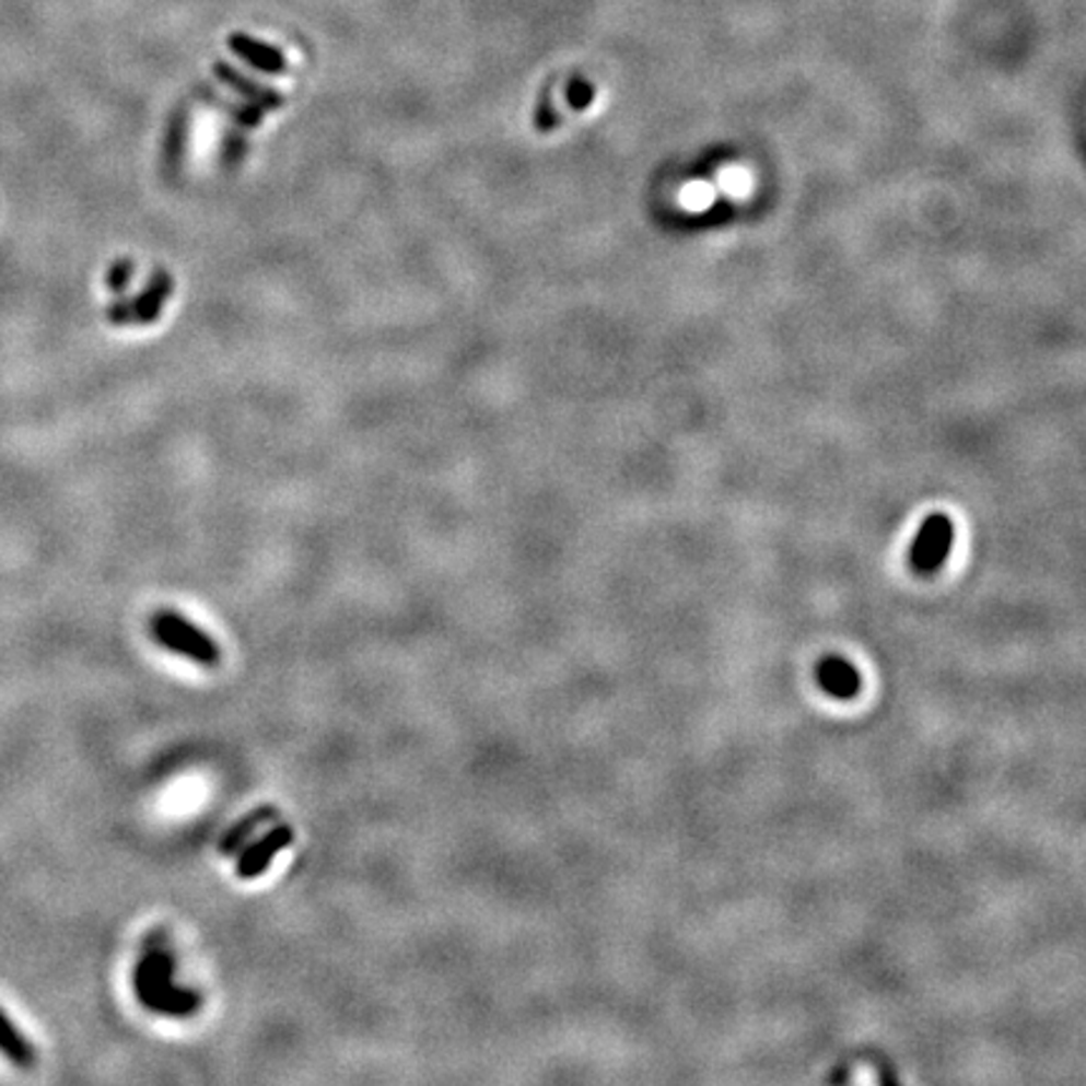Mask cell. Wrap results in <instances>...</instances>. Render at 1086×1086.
<instances>
[{
  "label": "cell",
  "instance_id": "obj_8",
  "mask_svg": "<svg viewBox=\"0 0 1086 1086\" xmlns=\"http://www.w3.org/2000/svg\"><path fill=\"white\" fill-rule=\"evenodd\" d=\"M217 73L222 75V79L230 83V86H234L240 91L242 96H247L252 98V104H257V106H265V108H275V106H280L282 104V98L275 94V91H269V89H262V86H255V83H249V79H242L240 73H234L230 66H217Z\"/></svg>",
  "mask_w": 1086,
  "mask_h": 1086
},
{
  "label": "cell",
  "instance_id": "obj_10",
  "mask_svg": "<svg viewBox=\"0 0 1086 1086\" xmlns=\"http://www.w3.org/2000/svg\"><path fill=\"white\" fill-rule=\"evenodd\" d=\"M170 290H172L170 277H166V275L156 277L154 284H151L149 292H147L144 302L139 300V315L144 317V319H154L159 315V310L164 307V300H166V294H170Z\"/></svg>",
  "mask_w": 1086,
  "mask_h": 1086
},
{
  "label": "cell",
  "instance_id": "obj_4",
  "mask_svg": "<svg viewBox=\"0 0 1086 1086\" xmlns=\"http://www.w3.org/2000/svg\"><path fill=\"white\" fill-rule=\"evenodd\" d=\"M290 843H292V830L288 825H280V828L267 832L262 840H257L249 850H244L237 863V875L242 880H252L257 878V875H262L269 868V863H272V857L277 853H282Z\"/></svg>",
  "mask_w": 1086,
  "mask_h": 1086
},
{
  "label": "cell",
  "instance_id": "obj_7",
  "mask_svg": "<svg viewBox=\"0 0 1086 1086\" xmlns=\"http://www.w3.org/2000/svg\"><path fill=\"white\" fill-rule=\"evenodd\" d=\"M0 1051H3V1054L11 1059V1062L21 1064V1066H31L33 1059H36L28 1039H25L23 1034L15 1031L11 1018H8L3 1012H0Z\"/></svg>",
  "mask_w": 1086,
  "mask_h": 1086
},
{
  "label": "cell",
  "instance_id": "obj_3",
  "mask_svg": "<svg viewBox=\"0 0 1086 1086\" xmlns=\"http://www.w3.org/2000/svg\"><path fill=\"white\" fill-rule=\"evenodd\" d=\"M954 544V524L943 513H933L923 521L921 532L915 536L911 561L915 571H936L946 559Z\"/></svg>",
  "mask_w": 1086,
  "mask_h": 1086
},
{
  "label": "cell",
  "instance_id": "obj_5",
  "mask_svg": "<svg viewBox=\"0 0 1086 1086\" xmlns=\"http://www.w3.org/2000/svg\"><path fill=\"white\" fill-rule=\"evenodd\" d=\"M230 46H232L234 54L242 56L244 61H249L259 71H265V73H284L288 71V61H284V56L280 54V50L267 46V44H259V40H255V38L232 36Z\"/></svg>",
  "mask_w": 1086,
  "mask_h": 1086
},
{
  "label": "cell",
  "instance_id": "obj_2",
  "mask_svg": "<svg viewBox=\"0 0 1086 1086\" xmlns=\"http://www.w3.org/2000/svg\"><path fill=\"white\" fill-rule=\"evenodd\" d=\"M151 631H154L156 642L164 644L166 650L189 656V659L205 664V667H214L219 662V650L214 639L194 627L189 619L179 617V614L174 611L156 614V617L151 619Z\"/></svg>",
  "mask_w": 1086,
  "mask_h": 1086
},
{
  "label": "cell",
  "instance_id": "obj_6",
  "mask_svg": "<svg viewBox=\"0 0 1086 1086\" xmlns=\"http://www.w3.org/2000/svg\"><path fill=\"white\" fill-rule=\"evenodd\" d=\"M818 675H820V685L836 697H853L857 689H861V681H857L855 669L850 667L848 662L836 659V656H832V659H825L820 664Z\"/></svg>",
  "mask_w": 1086,
  "mask_h": 1086
},
{
  "label": "cell",
  "instance_id": "obj_11",
  "mask_svg": "<svg viewBox=\"0 0 1086 1086\" xmlns=\"http://www.w3.org/2000/svg\"><path fill=\"white\" fill-rule=\"evenodd\" d=\"M569 104L576 108V112H581V108H586L588 104H592V98H594V89L588 86L586 81H581V79H574L569 83Z\"/></svg>",
  "mask_w": 1086,
  "mask_h": 1086
},
{
  "label": "cell",
  "instance_id": "obj_1",
  "mask_svg": "<svg viewBox=\"0 0 1086 1086\" xmlns=\"http://www.w3.org/2000/svg\"><path fill=\"white\" fill-rule=\"evenodd\" d=\"M174 958L164 948L151 946L147 956L141 958L133 973V989L141 1004L156 1014L170 1016H187L194 1014L199 1006L197 993L179 991L172 983Z\"/></svg>",
  "mask_w": 1086,
  "mask_h": 1086
},
{
  "label": "cell",
  "instance_id": "obj_9",
  "mask_svg": "<svg viewBox=\"0 0 1086 1086\" xmlns=\"http://www.w3.org/2000/svg\"><path fill=\"white\" fill-rule=\"evenodd\" d=\"M272 815H275L272 807H267V810H257L255 815H249V818H244V820L237 825V828H234V830L230 832V836H226V838L222 840V845H219V848H222V853H224V855L234 853V850H237V848L242 845V840L247 838L249 832L257 828V822H265L267 818H272Z\"/></svg>",
  "mask_w": 1086,
  "mask_h": 1086
}]
</instances>
